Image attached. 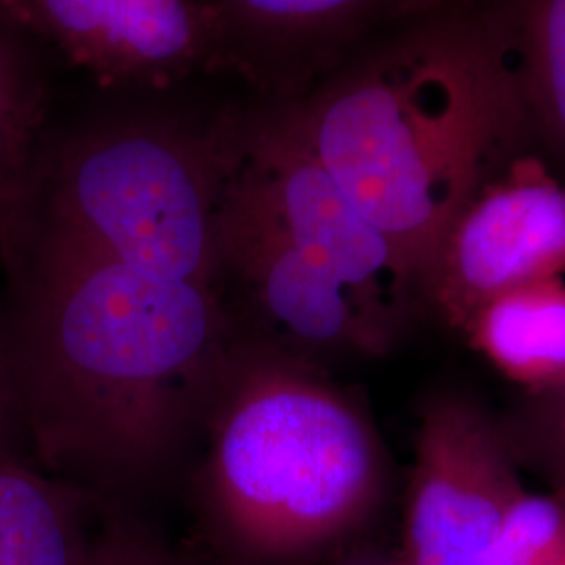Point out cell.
Masks as SVG:
<instances>
[{"mask_svg": "<svg viewBox=\"0 0 565 565\" xmlns=\"http://www.w3.org/2000/svg\"><path fill=\"white\" fill-rule=\"evenodd\" d=\"M564 275L565 184L520 156L446 228L422 282V312L463 333L490 300Z\"/></svg>", "mask_w": 565, "mask_h": 565, "instance_id": "obj_8", "label": "cell"}, {"mask_svg": "<svg viewBox=\"0 0 565 565\" xmlns=\"http://www.w3.org/2000/svg\"><path fill=\"white\" fill-rule=\"evenodd\" d=\"M200 438L195 503L224 565L308 564L384 501L385 448L361 401L270 343L235 338Z\"/></svg>", "mask_w": 565, "mask_h": 565, "instance_id": "obj_3", "label": "cell"}, {"mask_svg": "<svg viewBox=\"0 0 565 565\" xmlns=\"http://www.w3.org/2000/svg\"><path fill=\"white\" fill-rule=\"evenodd\" d=\"M4 270L2 352L42 465L93 499L158 484L200 440L235 342L214 294L53 228H28Z\"/></svg>", "mask_w": 565, "mask_h": 565, "instance_id": "obj_1", "label": "cell"}, {"mask_svg": "<svg viewBox=\"0 0 565 565\" xmlns=\"http://www.w3.org/2000/svg\"><path fill=\"white\" fill-rule=\"evenodd\" d=\"M543 401V438L548 440V446L555 445L557 440L565 438V382L557 390L539 396Z\"/></svg>", "mask_w": 565, "mask_h": 565, "instance_id": "obj_18", "label": "cell"}, {"mask_svg": "<svg viewBox=\"0 0 565 565\" xmlns=\"http://www.w3.org/2000/svg\"><path fill=\"white\" fill-rule=\"evenodd\" d=\"M513 21L534 139L565 162V0L515 2Z\"/></svg>", "mask_w": 565, "mask_h": 565, "instance_id": "obj_14", "label": "cell"}, {"mask_svg": "<svg viewBox=\"0 0 565 565\" xmlns=\"http://www.w3.org/2000/svg\"><path fill=\"white\" fill-rule=\"evenodd\" d=\"M34 41L0 7V264L9 263L28 218L49 135V88Z\"/></svg>", "mask_w": 565, "mask_h": 565, "instance_id": "obj_11", "label": "cell"}, {"mask_svg": "<svg viewBox=\"0 0 565 565\" xmlns=\"http://www.w3.org/2000/svg\"><path fill=\"white\" fill-rule=\"evenodd\" d=\"M228 160V114L202 128L139 118L51 139L21 235L61 231L149 279L212 291Z\"/></svg>", "mask_w": 565, "mask_h": 565, "instance_id": "obj_4", "label": "cell"}, {"mask_svg": "<svg viewBox=\"0 0 565 565\" xmlns=\"http://www.w3.org/2000/svg\"><path fill=\"white\" fill-rule=\"evenodd\" d=\"M415 7L375 0H214V74L239 76L266 107L298 105L375 30Z\"/></svg>", "mask_w": 565, "mask_h": 565, "instance_id": "obj_10", "label": "cell"}, {"mask_svg": "<svg viewBox=\"0 0 565 565\" xmlns=\"http://www.w3.org/2000/svg\"><path fill=\"white\" fill-rule=\"evenodd\" d=\"M285 109L419 298L446 228L534 137L513 4H417Z\"/></svg>", "mask_w": 565, "mask_h": 565, "instance_id": "obj_2", "label": "cell"}, {"mask_svg": "<svg viewBox=\"0 0 565 565\" xmlns=\"http://www.w3.org/2000/svg\"><path fill=\"white\" fill-rule=\"evenodd\" d=\"M525 492L505 429L463 394L429 396L419 408L403 564L478 565Z\"/></svg>", "mask_w": 565, "mask_h": 565, "instance_id": "obj_7", "label": "cell"}, {"mask_svg": "<svg viewBox=\"0 0 565 565\" xmlns=\"http://www.w3.org/2000/svg\"><path fill=\"white\" fill-rule=\"evenodd\" d=\"M231 116L233 170L282 228L329 264L398 335L422 312L392 243L348 200L285 107Z\"/></svg>", "mask_w": 565, "mask_h": 565, "instance_id": "obj_6", "label": "cell"}, {"mask_svg": "<svg viewBox=\"0 0 565 565\" xmlns=\"http://www.w3.org/2000/svg\"><path fill=\"white\" fill-rule=\"evenodd\" d=\"M534 565H565V536L557 545L545 551Z\"/></svg>", "mask_w": 565, "mask_h": 565, "instance_id": "obj_20", "label": "cell"}, {"mask_svg": "<svg viewBox=\"0 0 565 565\" xmlns=\"http://www.w3.org/2000/svg\"><path fill=\"white\" fill-rule=\"evenodd\" d=\"M551 452H553V459L557 465V476H559V499L565 503V438L557 440L555 445L548 446Z\"/></svg>", "mask_w": 565, "mask_h": 565, "instance_id": "obj_19", "label": "cell"}, {"mask_svg": "<svg viewBox=\"0 0 565 565\" xmlns=\"http://www.w3.org/2000/svg\"><path fill=\"white\" fill-rule=\"evenodd\" d=\"M95 499L53 476L0 461V565H82L90 546L82 513Z\"/></svg>", "mask_w": 565, "mask_h": 565, "instance_id": "obj_13", "label": "cell"}, {"mask_svg": "<svg viewBox=\"0 0 565 565\" xmlns=\"http://www.w3.org/2000/svg\"><path fill=\"white\" fill-rule=\"evenodd\" d=\"M354 565H404L403 562H398V564H385V562H363V564H354Z\"/></svg>", "mask_w": 565, "mask_h": 565, "instance_id": "obj_21", "label": "cell"}, {"mask_svg": "<svg viewBox=\"0 0 565 565\" xmlns=\"http://www.w3.org/2000/svg\"><path fill=\"white\" fill-rule=\"evenodd\" d=\"M20 427V413H18V404H15L9 371H7V363H4L2 340H0V461L2 459H15L13 452H11V445H13V436Z\"/></svg>", "mask_w": 565, "mask_h": 565, "instance_id": "obj_17", "label": "cell"}, {"mask_svg": "<svg viewBox=\"0 0 565 565\" xmlns=\"http://www.w3.org/2000/svg\"><path fill=\"white\" fill-rule=\"evenodd\" d=\"M564 536V501L525 492L507 513L478 565H534Z\"/></svg>", "mask_w": 565, "mask_h": 565, "instance_id": "obj_15", "label": "cell"}, {"mask_svg": "<svg viewBox=\"0 0 565 565\" xmlns=\"http://www.w3.org/2000/svg\"><path fill=\"white\" fill-rule=\"evenodd\" d=\"M34 41L103 86L163 88L214 74V0H0Z\"/></svg>", "mask_w": 565, "mask_h": 565, "instance_id": "obj_9", "label": "cell"}, {"mask_svg": "<svg viewBox=\"0 0 565 565\" xmlns=\"http://www.w3.org/2000/svg\"><path fill=\"white\" fill-rule=\"evenodd\" d=\"M463 335L507 380L543 396L565 382V279L511 289L484 303Z\"/></svg>", "mask_w": 565, "mask_h": 565, "instance_id": "obj_12", "label": "cell"}, {"mask_svg": "<svg viewBox=\"0 0 565 565\" xmlns=\"http://www.w3.org/2000/svg\"><path fill=\"white\" fill-rule=\"evenodd\" d=\"M82 565H198L142 525L118 520L90 539Z\"/></svg>", "mask_w": 565, "mask_h": 565, "instance_id": "obj_16", "label": "cell"}, {"mask_svg": "<svg viewBox=\"0 0 565 565\" xmlns=\"http://www.w3.org/2000/svg\"><path fill=\"white\" fill-rule=\"evenodd\" d=\"M212 294L235 338L270 343L315 363L323 356L380 359L401 340L239 181L233 149L218 214Z\"/></svg>", "mask_w": 565, "mask_h": 565, "instance_id": "obj_5", "label": "cell"}]
</instances>
